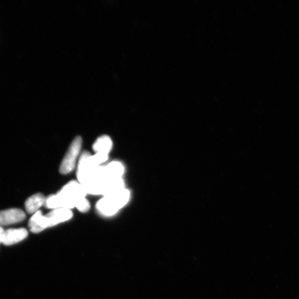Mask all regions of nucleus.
<instances>
[{
  "label": "nucleus",
  "instance_id": "8",
  "mask_svg": "<svg viewBox=\"0 0 299 299\" xmlns=\"http://www.w3.org/2000/svg\"><path fill=\"white\" fill-rule=\"evenodd\" d=\"M113 146L110 138L106 135L99 137L92 145V149L96 153L108 155Z\"/></svg>",
  "mask_w": 299,
  "mask_h": 299
},
{
  "label": "nucleus",
  "instance_id": "10",
  "mask_svg": "<svg viewBox=\"0 0 299 299\" xmlns=\"http://www.w3.org/2000/svg\"><path fill=\"white\" fill-rule=\"evenodd\" d=\"M5 231L2 227H0V245L3 244Z\"/></svg>",
  "mask_w": 299,
  "mask_h": 299
},
{
  "label": "nucleus",
  "instance_id": "1",
  "mask_svg": "<svg viewBox=\"0 0 299 299\" xmlns=\"http://www.w3.org/2000/svg\"><path fill=\"white\" fill-rule=\"evenodd\" d=\"M72 216V212L67 209H55L45 216L39 211L31 218L28 226L32 233H38L47 228L67 221Z\"/></svg>",
  "mask_w": 299,
  "mask_h": 299
},
{
  "label": "nucleus",
  "instance_id": "2",
  "mask_svg": "<svg viewBox=\"0 0 299 299\" xmlns=\"http://www.w3.org/2000/svg\"><path fill=\"white\" fill-rule=\"evenodd\" d=\"M130 193L124 189L111 194L104 196L97 202L96 208L101 214L110 216L116 214L129 201Z\"/></svg>",
  "mask_w": 299,
  "mask_h": 299
},
{
  "label": "nucleus",
  "instance_id": "3",
  "mask_svg": "<svg viewBox=\"0 0 299 299\" xmlns=\"http://www.w3.org/2000/svg\"><path fill=\"white\" fill-rule=\"evenodd\" d=\"M82 143V138L77 137L70 144L61 163L60 172L62 174H68L74 169L78 156L81 151Z\"/></svg>",
  "mask_w": 299,
  "mask_h": 299
},
{
  "label": "nucleus",
  "instance_id": "6",
  "mask_svg": "<svg viewBox=\"0 0 299 299\" xmlns=\"http://www.w3.org/2000/svg\"><path fill=\"white\" fill-rule=\"evenodd\" d=\"M45 201L46 198L42 194H34L27 199L25 203L26 210L28 213L34 214L45 203Z\"/></svg>",
  "mask_w": 299,
  "mask_h": 299
},
{
  "label": "nucleus",
  "instance_id": "4",
  "mask_svg": "<svg viewBox=\"0 0 299 299\" xmlns=\"http://www.w3.org/2000/svg\"><path fill=\"white\" fill-rule=\"evenodd\" d=\"M26 217L25 212L18 209L0 211V227L22 222L26 218Z\"/></svg>",
  "mask_w": 299,
  "mask_h": 299
},
{
  "label": "nucleus",
  "instance_id": "9",
  "mask_svg": "<svg viewBox=\"0 0 299 299\" xmlns=\"http://www.w3.org/2000/svg\"><path fill=\"white\" fill-rule=\"evenodd\" d=\"M76 208L81 212H87L90 208V203L86 198H84L78 202Z\"/></svg>",
  "mask_w": 299,
  "mask_h": 299
},
{
  "label": "nucleus",
  "instance_id": "5",
  "mask_svg": "<svg viewBox=\"0 0 299 299\" xmlns=\"http://www.w3.org/2000/svg\"><path fill=\"white\" fill-rule=\"evenodd\" d=\"M28 236V232L25 229H9L5 231L3 244L9 246L16 244Z\"/></svg>",
  "mask_w": 299,
  "mask_h": 299
},
{
  "label": "nucleus",
  "instance_id": "7",
  "mask_svg": "<svg viewBox=\"0 0 299 299\" xmlns=\"http://www.w3.org/2000/svg\"><path fill=\"white\" fill-rule=\"evenodd\" d=\"M106 177L108 179H122L124 173V167L122 163L114 161L105 167Z\"/></svg>",
  "mask_w": 299,
  "mask_h": 299
}]
</instances>
